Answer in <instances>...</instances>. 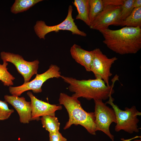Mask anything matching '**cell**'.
<instances>
[{"mask_svg":"<svg viewBox=\"0 0 141 141\" xmlns=\"http://www.w3.org/2000/svg\"><path fill=\"white\" fill-rule=\"evenodd\" d=\"M103 43L113 51L120 55L135 54L141 48V29L125 27L113 30L108 28L99 31Z\"/></svg>","mask_w":141,"mask_h":141,"instance_id":"cell-1","label":"cell"},{"mask_svg":"<svg viewBox=\"0 0 141 141\" xmlns=\"http://www.w3.org/2000/svg\"><path fill=\"white\" fill-rule=\"evenodd\" d=\"M64 81L69 84L68 89L74 93L72 96L78 98L82 97L89 100H105L113 94V87L119 76L116 75L113 78L112 84L107 86L103 80L97 79L79 80L72 77L62 76Z\"/></svg>","mask_w":141,"mask_h":141,"instance_id":"cell-2","label":"cell"},{"mask_svg":"<svg viewBox=\"0 0 141 141\" xmlns=\"http://www.w3.org/2000/svg\"><path fill=\"white\" fill-rule=\"evenodd\" d=\"M78 99L64 93H60L58 99L59 103L64 106L69 117L68 120L63 129H67L73 124L80 125L84 127L90 134L95 135L97 131L94 113L87 112L84 110Z\"/></svg>","mask_w":141,"mask_h":141,"instance_id":"cell-3","label":"cell"},{"mask_svg":"<svg viewBox=\"0 0 141 141\" xmlns=\"http://www.w3.org/2000/svg\"><path fill=\"white\" fill-rule=\"evenodd\" d=\"M114 100L110 95L105 103L111 105L115 111L116 121L115 128V131L118 132L123 130L131 134L134 132H139L138 124L139 120L137 116L141 115V113L137 110L134 105L130 108L126 107L124 110H121L114 103Z\"/></svg>","mask_w":141,"mask_h":141,"instance_id":"cell-4","label":"cell"},{"mask_svg":"<svg viewBox=\"0 0 141 141\" xmlns=\"http://www.w3.org/2000/svg\"><path fill=\"white\" fill-rule=\"evenodd\" d=\"M60 68L57 65L51 64L48 69L44 73L36 74L35 78L32 80L18 86H10L9 92L13 95L20 96L24 92L31 90L35 93L42 91V87L43 83L48 80L53 78L61 77Z\"/></svg>","mask_w":141,"mask_h":141,"instance_id":"cell-5","label":"cell"},{"mask_svg":"<svg viewBox=\"0 0 141 141\" xmlns=\"http://www.w3.org/2000/svg\"><path fill=\"white\" fill-rule=\"evenodd\" d=\"M73 11L72 6L69 5L66 19L61 23L56 25L48 26L44 21H37L34 26L36 34L40 39H45V36L49 33L53 31L57 32L60 30H67L70 31L73 35L86 37V34L79 30L76 25L72 16Z\"/></svg>","mask_w":141,"mask_h":141,"instance_id":"cell-6","label":"cell"},{"mask_svg":"<svg viewBox=\"0 0 141 141\" xmlns=\"http://www.w3.org/2000/svg\"><path fill=\"white\" fill-rule=\"evenodd\" d=\"M95 103V123L96 131H102L107 135L112 141H114V136L110 132L109 128L113 122L116 123L115 114L114 109L107 105L102 100H94Z\"/></svg>","mask_w":141,"mask_h":141,"instance_id":"cell-7","label":"cell"},{"mask_svg":"<svg viewBox=\"0 0 141 141\" xmlns=\"http://www.w3.org/2000/svg\"><path fill=\"white\" fill-rule=\"evenodd\" d=\"M92 51L91 72L93 73L96 79H102L107 86L110 85L109 78L112 75L110 72L111 68L113 64L117 60V58L116 57L108 58L99 48H96Z\"/></svg>","mask_w":141,"mask_h":141,"instance_id":"cell-8","label":"cell"},{"mask_svg":"<svg viewBox=\"0 0 141 141\" xmlns=\"http://www.w3.org/2000/svg\"><path fill=\"white\" fill-rule=\"evenodd\" d=\"M1 57L3 62H9L15 67L18 72L23 77L24 83L29 81L32 77L37 74L39 62L38 60L27 61L19 54L2 52Z\"/></svg>","mask_w":141,"mask_h":141,"instance_id":"cell-9","label":"cell"},{"mask_svg":"<svg viewBox=\"0 0 141 141\" xmlns=\"http://www.w3.org/2000/svg\"><path fill=\"white\" fill-rule=\"evenodd\" d=\"M121 10L122 5L104 6L102 11L89 26L90 28L99 31L108 28L110 25L117 26L121 21Z\"/></svg>","mask_w":141,"mask_h":141,"instance_id":"cell-10","label":"cell"},{"mask_svg":"<svg viewBox=\"0 0 141 141\" xmlns=\"http://www.w3.org/2000/svg\"><path fill=\"white\" fill-rule=\"evenodd\" d=\"M31 100V120H40V117L46 115L55 116V111L62 108L61 105L52 104L37 99L30 91L27 93Z\"/></svg>","mask_w":141,"mask_h":141,"instance_id":"cell-11","label":"cell"},{"mask_svg":"<svg viewBox=\"0 0 141 141\" xmlns=\"http://www.w3.org/2000/svg\"><path fill=\"white\" fill-rule=\"evenodd\" d=\"M5 101L9 103L16 110L19 117L20 122L28 124L31 118V102L26 101L23 97L5 95Z\"/></svg>","mask_w":141,"mask_h":141,"instance_id":"cell-12","label":"cell"},{"mask_svg":"<svg viewBox=\"0 0 141 141\" xmlns=\"http://www.w3.org/2000/svg\"><path fill=\"white\" fill-rule=\"evenodd\" d=\"M70 52L72 58L77 63L83 66L87 72H91L90 67L92 58V51L86 50L76 44L71 47Z\"/></svg>","mask_w":141,"mask_h":141,"instance_id":"cell-13","label":"cell"},{"mask_svg":"<svg viewBox=\"0 0 141 141\" xmlns=\"http://www.w3.org/2000/svg\"><path fill=\"white\" fill-rule=\"evenodd\" d=\"M73 4L76 8L78 13L76 19L82 20L89 26V0H75Z\"/></svg>","mask_w":141,"mask_h":141,"instance_id":"cell-14","label":"cell"},{"mask_svg":"<svg viewBox=\"0 0 141 141\" xmlns=\"http://www.w3.org/2000/svg\"><path fill=\"white\" fill-rule=\"evenodd\" d=\"M136 28L141 27V7L134 8L131 14L117 25Z\"/></svg>","mask_w":141,"mask_h":141,"instance_id":"cell-15","label":"cell"},{"mask_svg":"<svg viewBox=\"0 0 141 141\" xmlns=\"http://www.w3.org/2000/svg\"><path fill=\"white\" fill-rule=\"evenodd\" d=\"M43 128L49 133H53L59 131L60 123L57 118L55 116L46 115L40 118Z\"/></svg>","mask_w":141,"mask_h":141,"instance_id":"cell-16","label":"cell"},{"mask_svg":"<svg viewBox=\"0 0 141 141\" xmlns=\"http://www.w3.org/2000/svg\"><path fill=\"white\" fill-rule=\"evenodd\" d=\"M42 0H16L11 8V12L14 14L23 12L28 9Z\"/></svg>","mask_w":141,"mask_h":141,"instance_id":"cell-17","label":"cell"},{"mask_svg":"<svg viewBox=\"0 0 141 141\" xmlns=\"http://www.w3.org/2000/svg\"><path fill=\"white\" fill-rule=\"evenodd\" d=\"M89 19L90 25L97 15L102 11L104 5L102 0H89Z\"/></svg>","mask_w":141,"mask_h":141,"instance_id":"cell-18","label":"cell"},{"mask_svg":"<svg viewBox=\"0 0 141 141\" xmlns=\"http://www.w3.org/2000/svg\"><path fill=\"white\" fill-rule=\"evenodd\" d=\"M8 65L6 62H3L2 64L0 63V80L4 86H9L13 85V81L15 78L8 71Z\"/></svg>","mask_w":141,"mask_h":141,"instance_id":"cell-19","label":"cell"},{"mask_svg":"<svg viewBox=\"0 0 141 141\" xmlns=\"http://www.w3.org/2000/svg\"><path fill=\"white\" fill-rule=\"evenodd\" d=\"M134 1V0H124L123 4L122 5L120 17L121 21L125 19L132 13L134 9L133 7Z\"/></svg>","mask_w":141,"mask_h":141,"instance_id":"cell-20","label":"cell"},{"mask_svg":"<svg viewBox=\"0 0 141 141\" xmlns=\"http://www.w3.org/2000/svg\"><path fill=\"white\" fill-rule=\"evenodd\" d=\"M14 112L13 109L9 108L7 102L0 100V120L8 119Z\"/></svg>","mask_w":141,"mask_h":141,"instance_id":"cell-21","label":"cell"},{"mask_svg":"<svg viewBox=\"0 0 141 141\" xmlns=\"http://www.w3.org/2000/svg\"><path fill=\"white\" fill-rule=\"evenodd\" d=\"M49 141H68L59 131L49 133Z\"/></svg>","mask_w":141,"mask_h":141,"instance_id":"cell-22","label":"cell"},{"mask_svg":"<svg viewBox=\"0 0 141 141\" xmlns=\"http://www.w3.org/2000/svg\"><path fill=\"white\" fill-rule=\"evenodd\" d=\"M124 0H102L104 6L107 5H122Z\"/></svg>","mask_w":141,"mask_h":141,"instance_id":"cell-23","label":"cell"},{"mask_svg":"<svg viewBox=\"0 0 141 141\" xmlns=\"http://www.w3.org/2000/svg\"><path fill=\"white\" fill-rule=\"evenodd\" d=\"M141 7V0H134L133 4V7L134 8Z\"/></svg>","mask_w":141,"mask_h":141,"instance_id":"cell-24","label":"cell"},{"mask_svg":"<svg viewBox=\"0 0 141 141\" xmlns=\"http://www.w3.org/2000/svg\"><path fill=\"white\" fill-rule=\"evenodd\" d=\"M133 141H141V139H136L134 140Z\"/></svg>","mask_w":141,"mask_h":141,"instance_id":"cell-25","label":"cell"}]
</instances>
